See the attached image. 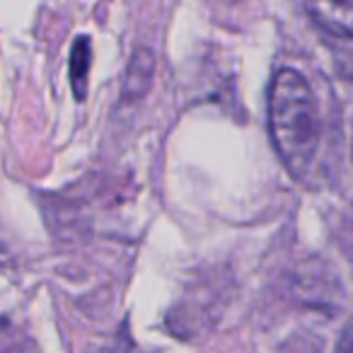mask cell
<instances>
[{
    "label": "cell",
    "mask_w": 353,
    "mask_h": 353,
    "mask_svg": "<svg viewBox=\"0 0 353 353\" xmlns=\"http://www.w3.org/2000/svg\"><path fill=\"white\" fill-rule=\"evenodd\" d=\"M269 131L285 170L303 176L317 155L322 126L312 88L298 70L281 68L271 80Z\"/></svg>",
    "instance_id": "cell-1"
},
{
    "label": "cell",
    "mask_w": 353,
    "mask_h": 353,
    "mask_svg": "<svg viewBox=\"0 0 353 353\" xmlns=\"http://www.w3.org/2000/svg\"><path fill=\"white\" fill-rule=\"evenodd\" d=\"M305 10L327 34L353 39V0H305Z\"/></svg>",
    "instance_id": "cell-2"
},
{
    "label": "cell",
    "mask_w": 353,
    "mask_h": 353,
    "mask_svg": "<svg viewBox=\"0 0 353 353\" xmlns=\"http://www.w3.org/2000/svg\"><path fill=\"white\" fill-rule=\"evenodd\" d=\"M152 73H155V56H152V51L138 49L133 54L131 63H128L126 80H123V97L141 99L148 92V88H150Z\"/></svg>",
    "instance_id": "cell-3"
},
{
    "label": "cell",
    "mask_w": 353,
    "mask_h": 353,
    "mask_svg": "<svg viewBox=\"0 0 353 353\" xmlns=\"http://www.w3.org/2000/svg\"><path fill=\"white\" fill-rule=\"evenodd\" d=\"M90 65H92V41L90 37H78L70 51V85L78 99H85V92H88Z\"/></svg>",
    "instance_id": "cell-4"
},
{
    "label": "cell",
    "mask_w": 353,
    "mask_h": 353,
    "mask_svg": "<svg viewBox=\"0 0 353 353\" xmlns=\"http://www.w3.org/2000/svg\"><path fill=\"white\" fill-rule=\"evenodd\" d=\"M334 353H353V319L346 324V327H343V332H341V336H339Z\"/></svg>",
    "instance_id": "cell-5"
},
{
    "label": "cell",
    "mask_w": 353,
    "mask_h": 353,
    "mask_svg": "<svg viewBox=\"0 0 353 353\" xmlns=\"http://www.w3.org/2000/svg\"><path fill=\"white\" fill-rule=\"evenodd\" d=\"M351 160H353V143H351Z\"/></svg>",
    "instance_id": "cell-6"
}]
</instances>
